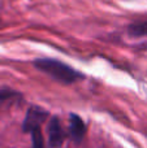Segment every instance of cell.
Segmentation results:
<instances>
[{
  "label": "cell",
  "mask_w": 147,
  "mask_h": 148,
  "mask_svg": "<svg viewBox=\"0 0 147 148\" xmlns=\"http://www.w3.org/2000/svg\"><path fill=\"white\" fill-rule=\"evenodd\" d=\"M47 133H48L49 147L61 148L65 138H67V133H65V130L63 129L59 117H56V116H52L51 117V120H49V122H48V127H47Z\"/></svg>",
  "instance_id": "3"
},
{
  "label": "cell",
  "mask_w": 147,
  "mask_h": 148,
  "mask_svg": "<svg viewBox=\"0 0 147 148\" xmlns=\"http://www.w3.org/2000/svg\"><path fill=\"white\" fill-rule=\"evenodd\" d=\"M33 65L39 72L47 74L52 79L60 82L63 84H72L78 81L85 79V74L74 68L69 66L68 64L60 61L56 59H48V57H42L33 61Z\"/></svg>",
  "instance_id": "1"
},
{
  "label": "cell",
  "mask_w": 147,
  "mask_h": 148,
  "mask_svg": "<svg viewBox=\"0 0 147 148\" xmlns=\"http://www.w3.org/2000/svg\"><path fill=\"white\" fill-rule=\"evenodd\" d=\"M128 34L133 38H147V21L133 22L128 27Z\"/></svg>",
  "instance_id": "6"
},
{
  "label": "cell",
  "mask_w": 147,
  "mask_h": 148,
  "mask_svg": "<svg viewBox=\"0 0 147 148\" xmlns=\"http://www.w3.org/2000/svg\"><path fill=\"white\" fill-rule=\"evenodd\" d=\"M21 97H22L21 92L16 91L13 88H9V87H0V107H3L7 103L20 100Z\"/></svg>",
  "instance_id": "5"
},
{
  "label": "cell",
  "mask_w": 147,
  "mask_h": 148,
  "mask_svg": "<svg viewBox=\"0 0 147 148\" xmlns=\"http://www.w3.org/2000/svg\"><path fill=\"white\" fill-rule=\"evenodd\" d=\"M31 135V148H44V140H43V134H42L41 129H35L30 133Z\"/></svg>",
  "instance_id": "7"
},
{
  "label": "cell",
  "mask_w": 147,
  "mask_h": 148,
  "mask_svg": "<svg viewBox=\"0 0 147 148\" xmlns=\"http://www.w3.org/2000/svg\"><path fill=\"white\" fill-rule=\"evenodd\" d=\"M86 134V125L77 113L69 114V135L76 144H81Z\"/></svg>",
  "instance_id": "4"
},
{
  "label": "cell",
  "mask_w": 147,
  "mask_h": 148,
  "mask_svg": "<svg viewBox=\"0 0 147 148\" xmlns=\"http://www.w3.org/2000/svg\"><path fill=\"white\" fill-rule=\"evenodd\" d=\"M49 113L39 105H31L26 112V116L22 122V131L30 134L35 129H41V126L47 121Z\"/></svg>",
  "instance_id": "2"
}]
</instances>
